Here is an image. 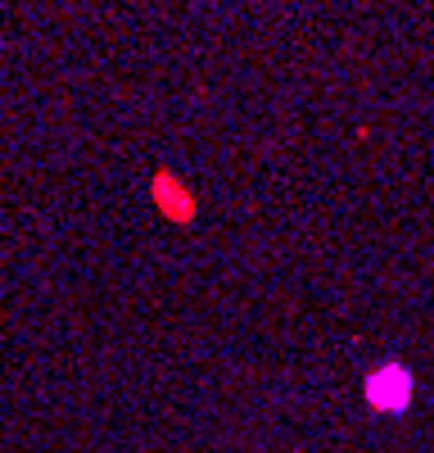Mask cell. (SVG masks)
I'll use <instances>...</instances> for the list:
<instances>
[{
    "label": "cell",
    "instance_id": "6da1fadb",
    "mask_svg": "<svg viewBox=\"0 0 434 453\" xmlns=\"http://www.w3.org/2000/svg\"><path fill=\"white\" fill-rule=\"evenodd\" d=\"M407 399H411V372L398 368V363L380 368L371 381H366V404H371V408H385V413H403Z\"/></svg>",
    "mask_w": 434,
    "mask_h": 453
}]
</instances>
